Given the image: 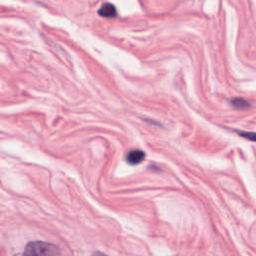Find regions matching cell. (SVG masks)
I'll use <instances>...</instances> for the list:
<instances>
[{"instance_id":"obj_1","label":"cell","mask_w":256,"mask_h":256,"mask_svg":"<svg viewBox=\"0 0 256 256\" xmlns=\"http://www.w3.org/2000/svg\"><path fill=\"white\" fill-rule=\"evenodd\" d=\"M23 256H60V250L55 244L33 241L25 246Z\"/></svg>"},{"instance_id":"obj_2","label":"cell","mask_w":256,"mask_h":256,"mask_svg":"<svg viewBox=\"0 0 256 256\" xmlns=\"http://www.w3.org/2000/svg\"><path fill=\"white\" fill-rule=\"evenodd\" d=\"M98 14L102 17L113 18L117 16V10L112 3H103L98 9Z\"/></svg>"},{"instance_id":"obj_3","label":"cell","mask_w":256,"mask_h":256,"mask_svg":"<svg viewBox=\"0 0 256 256\" xmlns=\"http://www.w3.org/2000/svg\"><path fill=\"white\" fill-rule=\"evenodd\" d=\"M145 158V153L142 150H131L127 155H126V161L131 164V165H137L141 163Z\"/></svg>"},{"instance_id":"obj_4","label":"cell","mask_w":256,"mask_h":256,"mask_svg":"<svg viewBox=\"0 0 256 256\" xmlns=\"http://www.w3.org/2000/svg\"><path fill=\"white\" fill-rule=\"evenodd\" d=\"M231 103L237 109H246V108L250 107V103L241 98H234V99H232Z\"/></svg>"},{"instance_id":"obj_5","label":"cell","mask_w":256,"mask_h":256,"mask_svg":"<svg viewBox=\"0 0 256 256\" xmlns=\"http://www.w3.org/2000/svg\"><path fill=\"white\" fill-rule=\"evenodd\" d=\"M238 134L243 137L246 138L248 140L251 141H255L256 142V133L255 132H245V131H238Z\"/></svg>"},{"instance_id":"obj_6","label":"cell","mask_w":256,"mask_h":256,"mask_svg":"<svg viewBox=\"0 0 256 256\" xmlns=\"http://www.w3.org/2000/svg\"><path fill=\"white\" fill-rule=\"evenodd\" d=\"M91 256H107L106 254H104L103 252H99V251H96V252H94Z\"/></svg>"}]
</instances>
